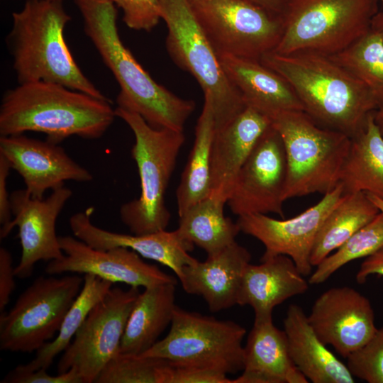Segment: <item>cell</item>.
<instances>
[{
    "label": "cell",
    "instance_id": "6da1fadb",
    "mask_svg": "<svg viewBox=\"0 0 383 383\" xmlns=\"http://www.w3.org/2000/svg\"><path fill=\"white\" fill-rule=\"evenodd\" d=\"M84 30L120 86L118 107L139 114L155 128L183 131L195 102L156 82L121 40L117 10L111 0H74Z\"/></svg>",
    "mask_w": 383,
    "mask_h": 383
},
{
    "label": "cell",
    "instance_id": "7a4b0ae2",
    "mask_svg": "<svg viewBox=\"0 0 383 383\" xmlns=\"http://www.w3.org/2000/svg\"><path fill=\"white\" fill-rule=\"evenodd\" d=\"M260 61L286 79L304 111L323 127L353 138L379 109L369 89L331 56L270 52Z\"/></svg>",
    "mask_w": 383,
    "mask_h": 383
},
{
    "label": "cell",
    "instance_id": "3957f363",
    "mask_svg": "<svg viewBox=\"0 0 383 383\" xmlns=\"http://www.w3.org/2000/svg\"><path fill=\"white\" fill-rule=\"evenodd\" d=\"M115 117L109 99L57 83L30 82L4 93L0 106V135L38 132L57 144L74 135L98 139Z\"/></svg>",
    "mask_w": 383,
    "mask_h": 383
},
{
    "label": "cell",
    "instance_id": "277c9868",
    "mask_svg": "<svg viewBox=\"0 0 383 383\" xmlns=\"http://www.w3.org/2000/svg\"><path fill=\"white\" fill-rule=\"evenodd\" d=\"M70 20L62 1L27 0L12 13L6 44L18 84L57 83L109 100L84 74L70 51L64 30Z\"/></svg>",
    "mask_w": 383,
    "mask_h": 383
},
{
    "label": "cell",
    "instance_id": "5b68a950",
    "mask_svg": "<svg viewBox=\"0 0 383 383\" xmlns=\"http://www.w3.org/2000/svg\"><path fill=\"white\" fill-rule=\"evenodd\" d=\"M115 112L134 135L131 155L140 184L138 198L121 206V220L135 235L166 230L171 214L165 205V193L185 141L184 132L155 128L139 114L121 107Z\"/></svg>",
    "mask_w": 383,
    "mask_h": 383
},
{
    "label": "cell",
    "instance_id": "8992f818",
    "mask_svg": "<svg viewBox=\"0 0 383 383\" xmlns=\"http://www.w3.org/2000/svg\"><path fill=\"white\" fill-rule=\"evenodd\" d=\"M280 135L287 164L284 200L326 194L340 183L351 138L323 127L304 111H287L271 118Z\"/></svg>",
    "mask_w": 383,
    "mask_h": 383
},
{
    "label": "cell",
    "instance_id": "52a82bcc",
    "mask_svg": "<svg viewBox=\"0 0 383 383\" xmlns=\"http://www.w3.org/2000/svg\"><path fill=\"white\" fill-rule=\"evenodd\" d=\"M166 47L174 62L192 74L210 99L216 131L247 106L228 77L219 55L201 26L189 0H160Z\"/></svg>",
    "mask_w": 383,
    "mask_h": 383
},
{
    "label": "cell",
    "instance_id": "ba28073f",
    "mask_svg": "<svg viewBox=\"0 0 383 383\" xmlns=\"http://www.w3.org/2000/svg\"><path fill=\"white\" fill-rule=\"evenodd\" d=\"M378 0H288L277 54L334 55L365 34L379 11Z\"/></svg>",
    "mask_w": 383,
    "mask_h": 383
},
{
    "label": "cell",
    "instance_id": "9c48e42d",
    "mask_svg": "<svg viewBox=\"0 0 383 383\" xmlns=\"http://www.w3.org/2000/svg\"><path fill=\"white\" fill-rule=\"evenodd\" d=\"M245 334V328L234 321L177 306L167 335L140 355L161 358L174 366L235 374L243 369Z\"/></svg>",
    "mask_w": 383,
    "mask_h": 383
},
{
    "label": "cell",
    "instance_id": "30bf717a",
    "mask_svg": "<svg viewBox=\"0 0 383 383\" xmlns=\"http://www.w3.org/2000/svg\"><path fill=\"white\" fill-rule=\"evenodd\" d=\"M83 283L84 277L76 274L36 278L1 313V350L30 353L53 338Z\"/></svg>",
    "mask_w": 383,
    "mask_h": 383
},
{
    "label": "cell",
    "instance_id": "8fae6325",
    "mask_svg": "<svg viewBox=\"0 0 383 383\" xmlns=\"http://www.w3.org/2000/svg\"><path fill=\"white\" fill-rule=\"evenodd\" d=\"M218 54L260 60L282 32L281 15L245 0H189Z\"/></svg>",
    "mask_w": 383,
    "mask_h": 383
},
{
    "label": "cell",
    "instance_id": "7c38bea8",
    "mask_svg": "<svg viewBox=\"0 0 383 383\" xmlns=\"http://www.w3.org/2000/svg\"><path fill=\"white\" fill-rule=\"evenodd\" d=\"M140 294L138 287L111 288L90 311L57 364V374L74 368L83 383L95 382L105 365L120 353L126 324Z\"/></svg>",
    "mask_w": 383,
    "mask_h": 383
},
{
    "label": "cell",
    "instance_id": "4fadbf2b",
    "mask_svg": "<svg viewBox=\"0 0 383 383\" xmlns=\"http://www.w3.org/2000/svg\"><path fill=\"white\" fill-rule=\"evenodd\" d=\"M287 176L284 143L270 125L240 169L226 204L238 216L273 213L284 218Z\"/></svg>",
    "mask_w": 383,
    "mask_h": 383
},
{
    "label": "cell",
    "instance_id": "5bb4252c",
    "mask_svg": "<svg viewBox=\"0 0 383 383\" xmlns=\"http://www.w3.org/2000/svg\"><path fill=\"white\" fill-rule=\"evenodd\" d=\"M339 184L323 195L315 205L289 219H276L267 214L255 213L238 216L236 221L240 232L260 240L265 248L261 258L277 255L289 257L300 272L311 274V250L326 218L343 197Z\"/></svg>",
    "mask_w": 383,
    "mask_h": 383
},
{
    "label": "cell",
    "instance_id": "9a60e30c",
    "mask_svg": "<svg viewBox=\"0 0 383 383\" xmlns=\"http://www.w3.org/2000/svg\"><path fill=\"white\" fill-rule=\"evenodd\" d=\"M72 192L65 186L52 191L47 197L35 199L24 189L13 191L10 196L13 218L1 239L17 226L21 256L14 268L16 277H30L39 261L50 262L64 256L55 226L58 216Z\"/></svg>",
    "mask_w": 383,
    "mask_h": 383
},
{
    "label": "cell",
    "instance_id": "2e32d148",
    "mask_svg": "<svg viewBox=\"0 0 383 383\" xmlns=\"http://www.w3.org/2000/svg\"><path fill=\"white\" fill-rule=\"evenodd\" d=\"M59 242L64 256L48 262L45 271L50 275L91 274L112 283L138 288L177 282L174 277L145 262L140 255L127 248L97 250L70 235L59 236Z\"/></svg>",
    "mask_w": 383,
    "mask_h": 383
},
{
    "label": "cell",
    "instance_id": "e0dca14e",
    "mask_svg": "<svg viewBox=\"0 0 383 383\" xmlns=\"http://www.w3.org/2000/svg\"><path fill=\"white\" fill-rule=\"evenodd\" d=\"M307 318L320 340L345 358L363 346L377 329L370 300L350 287L323 292Z\"/></svg>",
    "mask_w": 383,
    "mask_h": 383
},
{
    "label": "cell",
    "instance_id": "ac0fdd59",
    "mask_svg": "<svg viewBox=\"0 0 383 383\" xmlns=\"http://www.w3.org/2000/svg\"><path fill=\"white\" fill-rule=\"evenodd\" d=\"M0 155L22 177L26 190L43 199L48 190L64 187L65 182H87L92 174L76 162L60 144L24 134L0 137Z\"/></svg>",
    "mask_w": 383,
    "mask_h": 383
},
{
    "label": "cell",
    "instance_id": "d6986e66",
    "mask_svg": "<svg viewBox=\"0 0 383 383\" xmlns=\"http://www.w3.org/2000/svg\"><path fill=\"white\" fill-rule=\"evenodd\" d=\"M91 213L90 209L76 213L70 217L69 223L74 235L93 248H127L144 258L169 267L177 277L184 266L196 260L189 255L194 245L184 240L177 229L143 235L120 233L93 224L90 219Z\"/></svg>",
    "mask_w": 383,
    "mask_h": 383
},
{
    "label": "cell",
    "instance_id": "ffe728a7",
    "mask_svg": "<svg viewBox=\"0 0 383 383\" xmlns=\"http://www.w3.org/2000/svg\"><path fill=\"white\" fill-rule=\"evenodd\" d=\"M250 260L248 249L235 241L204 261L184 266L177 278L186 293L201 296L211 312H218L238 304L243 272Z\"/></svg>",
    "mask_w": 383,
    "mask_h": 383
},
{
    "label": "cell",
    "instance_id": "44dd1931",
    "mask_svg": "<svg viewBox=\"0 0 383 383\" xmlns=\"http://www.w3.org/2000/svg\"><path fill=\"white\" fill-rule=\"evenodd\" d=\"M271 119L246 106L227 125L216 131L211 151V194L228 200L235 177Z\"/></svg>",
    "mask_w": 383,
    "mask_h": 383
},
{
    "label": "cell",
    "instance_id": "7402d4cb",
    "mask_svg": "<svg viewBox=\"0 0 383 383\" xmlns=\"http://www.w3.org/2000/svg\"><path fill=\"white\" fill-rule=\"evenodd\" d=\"M308 289V282L289 257L261 258L260 264L249 263L245 267L237 305L250 306L255 313L254 321H272L275 306Z\"/></svg>",
    "mask_w": 383,
    "mask_h": 383
},
{
    "label": "cell",
    "instance_id": "603a6c76",
    "mask_svg": "<svg viewBox=\"0 0 383 383\" xmlns=\"http://www.w3.org/2000/svg\"><path fill=\"white\" fill-rule=\"evenodd\" d=\"M223 69L246 106L271 119L287 111H304L289 84L260 60L218 54Z\"/></svg>",
    "mask_w": 383,
    "mask_h": 383
},
{
    "label": "cell",
    "instance_id": "cb8c5ba5",
    "mask_svg": "<svg viewBox=\"0 0 383 383\" xmlns=\"http://www.w3.org/2000/svg\"><path fill=\"white\" fill-rule=\"evenodd\" d=\"M243 349V372L232 383L309 382L289 356L284 330L272 321H254Z\"/></svg>",
    "mask_w": 383,
    "mask_h": 383
},
{
    "label": "cell",
    "instance_id": "d4e9b609",
    "mask_svg": "<svg viewBox=\"0 0 383 383\" xmlns=\"http://www.w3.org/2000/svg\"><path fill=\"white\" fill-rule=\"evenodd\" d=\"M289 356L304 377L313 383H353L354 377L317 336L303 309L289 305L284 319Z\"/></svg>",
    "mask_w": 383,
    "mask_h": 383
},
{
    "label": "cell",
    "instance_id": "484cf974",
    "mask_svg": "<svg viewBox=\"0 0 383 383\" xmlns=\"http://www.w3.org/2000/svg\"><path fill=\"white\" fill-rule=\"evenodd\" d=\"M177 282L144 288L130 313L120 345V353L140 355L152 347L171 323Z\"/></svg>",
    "mask_w": 383,
    "mask_h": 383
},
{
    "label": "cell",
    "instance_id": "4316f807",
    "mask_svg": "<svg viewBox=\"0 0 383 383\" xmlns=\"http://www.w3.org/2000/svg\"><path fill=\"white\" fill-rule=\"evenodd\" d=\"M339 183L343 195L363 192L383 200V135L374 112L363 128L351 138Z\"/></svg>",
    "mask_w": 383,
    "mask_h": 383
},
{
    "label": "cell",
    "instance_id": "83f0119b",
    "mask_svg": "<svg viewBox=\"0 0 383 383\" xmlns=\"http://www.w3.org/2000/svg\"><path fill=\"white\" fill-rule=\"evenodd\" d=\"M226 203V199L210 194L179 215L177 231L207 256L219 252L236 241L240 232L238 223L224 215Z\"/></svg>",
    "mask_w": 383,
    "mask_h": 383
},
{
    "label": "cell",
    "instance_id": "f1b7e54d",
    "mask_svg": "<svg viewBox=\"0 0 383 383\" xmlns=\"http://www.w3.org/2000/svg\"><path fill=\"white\" fill-rule=\"evenodd\" d=\"M215 131L211 100L204 96L193 147L176 191L178 215L211 194V151Z\"/></svg>",
    "mask_w": 383,
    "mask_h": 383
},
{
    "label": "cell",
    "instance_id": "f546056e",
    "mask_svg": "<svg viewBox=\"0 0 383 383\" xmlns=\"http://www.w3.org/2000/svg\"><path fill=\"white\" fill-rule=\"evenodd\" d=\"M379 213V209L367 193L359 192L344 195L328 213L317 233L310 255L312 267L317 266Z\"/></svg>",
    "mask_w": 383,
    "mask_h": 383
},
{
    "label": "cell",
    "instance_id": "4dcf8cb0",
    "mask_svg": "<svg viewBox=\"0 0 383 383\" xmlns=\"http://www.w3.org/2000/svg\"><path fill=\"white\" fill-rule=\"evenodd\" d=\"M112 284L94 274H84L81 291L64 317L57 335L38 350L31 361L16 367L25 371L48 370L55 357L68 347L90 311L104 297Z\"/></svg>",
    "mask_w": 383,
    "mask_h": 383
},
{
    "label": "cell",
    "instance_id": "1f68e13d",
    "mask_svg": "<svg viewBox=\"0 0 383 383\" xmlns=\"http://www.w3.org/2000/svg\"><path fill=\"white\" fill-rule=\"evenodd\" d=\"M363 83L383 107V38L370 28L343 51L331 56Z\"/></svg>",
    "mask_w": 383,
    "mask_h": 383
},
{
    "label": "cell",
    "instance_id": "d6a6232c",
    "mask_svg": "<svg viewBox=\"0 0 383 383\" xmlns=\"http://www.w3.org/2000/svg\"><path fill=\"white\" fill-rule=\"evenodd\" d=\"M383 248V214L360 228L335 252L324 258L309 277V283L320 284L347 263L367 257Z\"/></svg>",
    "mask_w": 383,
    "mask_h": 383
},
{
    "label": "cell",
    "instance_id": "836d02e7",
    "mask_svg": "<svg viewBox=\"0 0 383 383\" xmlns=\"http://www.w3.org/2000/svg\"><path fill=\"white\" fill-rule=\"evenodd\" d=\"M168 364L161 358L119 353L105 365L94 383H165Z\"/></svg>",
    "mask_w": 383,
    "mask_h": 383
},
{
    "label": "cell",
    "instance_id": "e575fe53",
    "mask_svg": "<svg viewBox=\"0 0 383 383\" xmlns=\"http://www.w3.org/2000/svg\"><path fill=\"white\" fill-rule=\"evenodd\" d=\"M347 366L354 377L368 383H383V327L347 358Z\"/></svg>",
    "mask_w": 383,
    "mask_h": 383
},
{
    "label": "cell",
    "instance_id": "d590c367",
    "mask_svg": "<svg viewBox=\"0 0 383 383\" xmlns=\"http://www.w3.org/2000/svg\"><path fill=\"white\" fill-rule=\"evenodd\" d=\"M123 11V20L131 29L150 31L159 23L160 0H111Z\"/></svg>",
    "mask_w": 383,
    "mask_h": 383
},
{
    "label": "cell",
    "instance_id": "8d00e7d4",
    "mask_svg": "<svg viewBox=\"0 0 383 383\" xmlns=\"http://www.w3.org/2000/svg\"><path fill=\"white\" fill-rule=\"evenodd\" d=\"M165 383H232L226 374L207 368L168 364Z\"/></svg>",
    "mask_w": 383,
    "mask_h": 383
},
{
    "label": "cell",
    "instance_id": "74e56055",
    "mask_svg": "<svg viewBox=\"0 0 383 383\" xmlns=\"http://www.w3.org/2000/svg\"><path fill=\"white\" fill-rule=\"evenodd\" d=\"M46 369L25 371L17 367L9 372L1 379V383H83L75 369L71 368L57 375L50 374Z\"/></svg>",
    "mask_w": 383,
    "mask_h": 383
},
{
    "label": "cell",
    "instance_id": "f35d334b",
    "mask_svg": "<svg viewBox=\"0 0 383 383\" xmlns=\"http://www.w3.org/2000/svg\"><path fill=\"white\" fill-rule=\"evenodd\" d=\"M11 252L0 248V311L3 313L16 288L15 272Z\"/></svg>",
    "mask_w": 383,
    "mask_h": 383
},
{
    "label": "cell",
    "instance_id": "ab89813d",
    "mask_svg": "<svg viewBox=\"0 0 383 383\" xmlns=\"http://www.w3.org/2000/svg\"><path fill=\"white\" fill-rule=\"evenodd\" d=\"M12 170L9 161L0 155V238L12 221L11 199L7 189V179Z\"/></svg>",
    "mask_w": 383,
    "mask_h": 383
},
{
    "label": "cell",
    "instance_id": "60d3db41",
    "mask_svg": "<svg viewBox=\"0 0 383 383\" xmlns=\"http://www.w3.org/2000/svg\"><path fill=\"white\" fill-rule=\"evenodd\" d=\"M371 274L383 276V248L367 257L362 262L356 274V281L363 284Z\"/></svg>",
    "mask_w": 383,
    "mask_h": 383
},
{
    "label": "cell",
    "instance_id": "b9f144b4",
    "mask_svg": "<svg viewBox=\"0 0 383 383\" xmlns=\"http://www.w3.org/2000/svg\"><path fill=\"white\" fill-rule=\"evenodd\" d=\"M272 13L281 15L288 0H245Z\"/></svg>",
    "mask_w": 383,
    "mask_h": 383
},
{
    "label": "cell",
    "instance_id": "7bdbcfd3",
    "mask_svg": "<svg viewBox=\"0 0 383 383\" xmlns=\"http://www.w3.org/2000/svg\"><path fill=\"white\" fill-rule=\"evenodd\" d=\"M371 28L377 31L383 38V10L379 11L374 16Z\"/></svg>",
    "mask_w": 383,
    "mask_h": 383
},
{
    "label": "cell",
    "instance_id": "ee69618b",
    "mask_svg": "<svg viewBox=\"0 0 383 383\" xmlns=\"http://www.w3.org/2000/svg\"><path fill=\"white\" fill-rule=\"evenodd\" d=\"M374 118L383 135V107L378 109L374 112Z\"/></svg>",
    "mask_w": 383,
    "mask_h": 383
},
{
    "label": "cell",
    "instance_id": "f6af8a7d",
    "mask_svg": "<svg viewBox=\"0 0 383 383\" xmlns=\"http://www.w3.org/2000/svg\"><path fill=\"white\" fill-rule=\"evenodd\" d=\"M367 196L377 206L379 212L383 214V200L373 194L367 193Z\"/></svg>",
    "mask_w": 383,
    "mask_h": 383
},
{
    "label": "cell",
    "instance_id": "bcb514c9",
    "mask_svg": "<svg viewBox=\"0 0 383 383\" xmlns=\"http://www.w3.org/2000/svg\"><path fill=\"white\" fill-rule=\"evenodd\" d=\"M52 1H62V0H52Z\"/></svg>",
    "mask_w": 383,
    "mask_h": 383
},
{
    "label": "cell",
    "instance_id": "7dc6e473",
    "mask_svg": "<svg viewBox=\"0 0 383 383\" xmlns=\"http://www.w3.org/2000/svg\"><path fill=\"white\" fill-rule=\"evenodd\" d=\"M378 1H382L383 3V0H378Z\"/></svg>",
    "mask_w": 383,
    "mask_h": 383
}]
</instances>
